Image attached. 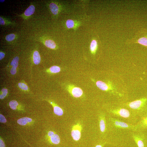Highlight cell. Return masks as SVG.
<instances>
[{
    "mask_svg": "<svg viewBox=\"0 0 147 147\" xmlns=\"http://www.w3.org/2000/svg\"><path fill=\"white\" fill-rule=\"evenodd\" d=\"M112 126L116 128L121 129L135 130L137 128L135 126L114 118L110 119Z\"/></svg>",
    "mask_w": 147,
    "mask_h": 147,
    "instance_id": "6da1fadb",
    "label": "cell"
},
{
    "mask_svg": "<svg viewBox=\"0 0 147 147\" xmlns=\"http://www.w3.org/2000/svg\"><path fill=\"white\" fill-rule=\"evenodd\" d=\"M110 112L113 115L123 118L129 119L131 116V112L124 108H118L112 109L110 110Z\"/></svg>",
    "mask_w": 147,
    "mask_h": 147,
    "instance_id": "7a4b0ae2",
    "label": "cell"
},
{
    "mask_svg": "<svg viewBox=\"0 0 147 147\" xmlns=\"http://www.w3.org/2000/svg\"><path fill=\"white\" fill-rule=\"evenodd\" d=\"M67 89L69 93L74 97L80 98L83 94V91L81 88L76 87L73 85H68L67 87Z\"/></svg>",
    "mask_w": 147,
    "mask_h": 147,
    "instance_id": "3957f363",
    "label": "cell"
},
{
    "mask_svg": "<svg viewBox=\"0 0 147 147\" xmlns=\"http://www.w3.org/2000/svg\"><path fill=\"white\" fill-rule=\"evenodd\" d=\"M82 125L78 123L72 127L71 131V135L74 140L79 141L81 137V132L82 129Z\"/></svg>",
    "mask_w": 147,
    "mask_h": 147,
    "instance_id": "277c9868",
    "label": "cell"
},
{
    "mask_svg": "<svg viewBox=\"0 0 147 147\" xmlns=\"http://www.w3.org/2000/svg\"><path fill=\"white\" fill-rule=\"evenodd\" d=\"M147 101L146 98H142L129 103L128 106L133 110H139L144 105Z\"/></svg>",
    "mask_w": 147,
    "mask_h": 147,
    "instance_id": "5b68a950",
    "label": "cell"
},
{
    "mask_svg": "<svg viewBox=\"0 0 147 147\" xmlns=\"http://www.w3.org/2000/svg\"><path fill=\"white\" fill-rule=\"evenodd\" d=\"M48 135L50 138V141L52 143L54 144H58L60 142V139L59 136L57 134L53 132L49 131Z\"/></svg>",
    "mask_w": 147,
    "mask_h": 147,
    "instance_id": "8992f818",
    "label": "cell"
},
{
    "mask_svg": "<svg viewBox=\"0 0 147 147\" xmlns=\"http://www.w3.org/2000/svg\"><path fill=\"white\" fill-rule=\"evenodd\" d=\"M99 126L101 132L104 133L106 130V122L105 116L103 114H101L99 117Z\"/></svg>",
    "mask_w": 147,
    "mask_h": 147,
    "instance_id": "52a82bcc",
    "label": "cell"
},
{
    "mask_svg": "<svg viewBox=\"0 0 147 147\" xmlns=\"http://www.w3.org/2000/svg\"><path fill=\"white\" fill-rule=\"evenodd\" d=\"M19 58L18 57H15L11 63V65L13 67L10 70V73L12 75H14L16 72V68L18 65Z\"/></svg>",
    "mask_w": 147,
    "mask_h": 147,
    "instance_id": "ba28073f",
    "label": "cell"
},
{
    "mask_svg": "<svg viewBox=\"0 0 147 147\" xmlns=\"http://www.w3.org/2000/svg\"><path fill=\"white\" fill-rule=\"evenodd\" d=\"M132 137L138 147H144L143 139L140 136L133 134L132 135Z\"/></svg>",
    "mask_w": 147,
    "mask_h": 147,
    "instance_id": "9c48e42d",
    "label": "cell"
},
{
    "mask_svg": "<svg viewBox=\"0 0 147 147\" xmlns=\"http://www.w3.org/2000/svg\"><path fill=\"white\" fill-rule=\"evenodd\" d=\"M97 87L99 89L105 91H107L109 90V88L107 85L104 82L98 81L96 82Z\"/></svg>",
    "mask_w": 147,
    "mask_h": 147,
    "instance_id": "30bf717a",
    "label": "cell"
},
{
    "mask_svg": "<svg viewBox=\"0 0 147 147\" xmlns=\"http://www.w3.org/2000/svg\"><path fill=\"white\" fill-rule=\"evenodd\" d=\"M98 42L95 40L92 41L90 46V50L91 53L94 54L96 53L98 48Z\"/></svg>",
    "mask_w": 147,
    "mask_h": 147,
    "instance_id": "8fae6325",
    "label": "cell"
},
{
    "mask_svg": "<svg viewBox=\"0 0 147 147\" xmlns=\"http://www.w3.org/2000/svg\"><path fill=\"white\" fill-rule=\"evenodd\" d=\"M32 119L29 118L24 117L19 119L17 121L18 123L21 125L24 126L27 123L32 122Z\"/></svg>",
    "mask_w": 147,
    "mask_h": 147,
    "instance_id": "7c38bea8",
    "label": "cell"
},
{
    "mask_svg": "<svg viewBox=\"0 0 147 147\" xmlns=\"http://www.w3.org/2000/svg\"><path fill=\"white\" fill-rule=\"evenodd\" d=\"M49 7L51 13L54 15H57L58 14L59 8L58 6L55 3H51L50 4Z\"/></svg>",
    "mask_w": 147,
    "mask_h": 147,
    "instance_id": "4fadbf2b",
    "label": "cell"
},
{
    "mask_svg": "<svg viewBox=\"0 0 147 147\" xmlns=\"http://www.w3.org/2000/svg\"><path fill=\"white\" fill-rule=\"evenodd\" d=\"M33 59L34 62L36 65H38L40 62V56L37 51L34 52L33 55Z\"/></svg>",
    "mask_w": 147,
    "mask_h": 147,
    "instance_id": "5bb4252c",
    "label": "cell"
},
{
    "mask_svg": "<svg viewBox=\"0 0 147 147\" xmlns=\"http://www.w3.org/2000/svg\"><path fill=\"white\" fill-rule=\"evenodd\" d=\"M35 11V8L33 5H31L26 10L25 12V15L27 16H31L34 14Z\"/></svg>",
    "mask_w": 147,
    "mask_h": 147,
    "instance_id": "9a60e30c",
    "label": "cell"
},
{
    "mask_svg": "<svg viewBox=\"0 0 147 147\" xmlns=\"http://www.w3.org/2000/svg\"><path fill=\"white\" fill-rule=\"evenodd\" d=\"M45 45L47 47L52 49H55L56 46L55 42L51 40H46L45 42Z\"/></svg>",
    "mask_w": 147,
    "mask_h": 147,
    "instance_id": "2e32d148",
    "label": "cell"
},
{
    "mask_svg": "<svg viewBox=\"0 0 147 147\" xmlns=\"http://www.w3.org/2000/svg\"><path fill=\"white\" fill-rule=\"evenodd\" d=\"M53 106L54 112L55 114L59 116H61L63 115L64 112L61 108L57 106L53 105Z\"/></svg>",
    "mask_w": 147,
    "mask_h": 147,
    "instance_id": "e0dca14e",
    "label": "cell"
},
{
    "mask_svg": "<svg viewBox=\"0 0 147 147\" xmlns=\"http://www.w3.org/2000/svg\"><path fill=\"white\" fill-rule=\"evenodd\" d=\"M142 45L147 47V37H142L139 39L136 42Z\"/></svg>",
    "mask_w": 147,
    "mask_h": 147,
    "instance_id": "ac0fdd59",
    "label": "cell"
},
{
    "mask_svg": "<svg viewBox=\"0 0 147 147\" xmlns=\"http://www.w3.org/2000/svg\"><path fill=\"white\" fill-rule=\"evenodd\" d=\"M139 124V126L141 128H147V116L142 119Z\"/></svg>",
    "mask_w": 147,
    "mask_h": 147,
    "instance_id": "d6986e66",
    "label": "cell"
},
{
    "mask_svg": "<svg viewBox=\"0 0 147 147\" xmlns=\"http://www.w3.org/2000/svg\"><path fill=\"white\" fill-rule=\"evenodd\" d=\"M60 68L58 66H52L49 68L50 71L51 73H56L59 72L60 71Z\"/></svg>",
    "mask_w": 147,
    "mask_h": 147,
    "instance_id": "ffe728a7",
    "label": "cell"
},
{
    "mask_svg": "<svg viewBox=\"0 0 147 147\" xmlns=\"http://www.w3.org/2000/svg\"><path fill=\"white\" fill-rule=\"evenodd\" d=\"M18 105V102L15 100L12 101L9 103V106L11 109L13 110H16Z\"/></svg>",
    "mask_w": 147,
    "mask_h": 147,
    "instance_id": "44dd1931",
    "label": "cell"
},
{
    "mask_svg": "<svg viewBox=\"0 0 147 147\" xmlns=\"http://www.w3.org/2000/svg\"><path fill=\"white\" fill-rule=\"evenodd\" d=\"M67 27L69 29L72 28L74 27L75 23L74 21L72 19H68L66 22Z\"/></svg>",
    "mask_w": 147,
    "mask_h": 147,
    "instance_id": "7402d4cb",
    "label": "cell"
},
{
    "mask_svg": "<svg viewBox=\"0 0 147 147\" xmlns=\"http://www.w3.org/2000/svg\"><path fill=\"white\" fill-rule=\"evenodd\" d=\"M8 93V90L5 88H3L1 90V95H0V99H3L7 96Z\"/></svg>",
    "mask_w": 147,
    "mask_h": 147,
    "instance_id": "603a6c76",
    "label": "cell"
},
{
    "mask_svg": "<svg viewBox=\"0 0 147 147\" xmlns=\"http://www.w3.org/2000/svg\"><path fill=\"white\" fill-rule=\"evenodd\" d=\"M15 38V35L14 34H10L7 35L6 37V40L11 41L14 40Z\"/></svg>",
    "mask_w": 147,
    "mask_h": 147,
    "instance_id": "cb8c5ba5",
    "label": "cell"
},
{
    "mask_svg": "<svg viewBox=\"0 0 147 147\" xmlns=\"http://www.w3.org/2000/svg\"><path fill=\"white\" fill-rule=\"evenodd\" d=\"M18 86L20 89L23 90H27L28 89V86L24 83H19L18 84Z\"/></svg>",
    "mask_w": 147,
    "mask_h": 147,
    "instance_id": "d4e9b609",
    "label": "cell"
},
{
    "mask_svg": "<svg viewBox=\"0 0 147 147\" xmlns=\"http://www.w3.org/2000/svg\"><path fill=\"white\" fill-rule=\"evenodd\" d=\"M0 122L2 123H5L7 122L5 117L1 114H0Z\"/></svg>",
    "mask_w": 147,
    "mask_h": 147,
    "instance_id": "484cf974",
    "label": "cell"
},
{
    "mask_svg": "<svg viewBox=\"0 0 147 147\" xmlns=\"http://www.w3.org/2000/svg\"><path fill=\"white\" fill-rule=\"evenodd\" d=\"M0 147H5V143L1 139H0Z\"/></svg>",
    "mask_w": 147,
    "mask_h": 147,
    "instance_id": "4316f807",
    "label": "cell"
},
{
    "mask_svg": "<svg viewBox=\"0 0 147 147\" xmlns=\"http://www.w3.org/2000/svg\"><path fill=\"white\" fill-rule=\"evenodd\" d=\"M5 57V54L2 52H0V60H1Z\"/></svg>",
    "mask_w": 147,
    "mask_h": 147,
    "instance_id": "83f0119b",
    "label": "cell"
},
{
    "mask_svg": "<svg viewBox=\"0 0 147 147\" xmlns=\"http://www.w3.org/2000/svg\"><path fill=\"white\" fill-rule=\"evenodd\" d=\"M0 24L2 25H4L5 24V21L1 17H0Z\"/></svg>",
    "mask_w": 147,
    "mask_h": 147,
    "instance_id": "f1b7e54d",
    "label": "cell"
},
{
    "mask_svg": "<svg viewBox=\"0 0 147 147\" xmlns=\"http://www.w3.org/2000/svg\"><path fill=\"white\" fill-rule=\"evenodd\" d=\"M103 145H98L95 147H103Z\"/></svg>",
    "mask_w": 147,
    "mask_h": 147,
    "instance_id": "f546056e",
    "label": "cell"
},
{
    "mask_svg": "<svg viewBox=\"0 0 147 147\" xmlns=\"http://www.w3.org/2000/svg\"><path fill=\"white\" fill-rule=\"evenodd\" d=\"M1 1V2H3L5 1H3H3Z\"/></svg>",
    "mask_w": 147,
    "mask_h": 147,
    "instance_id": "4dcf8cb0",
    "label": "cell"
}]
</instances>
